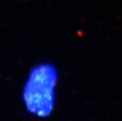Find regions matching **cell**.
Masks as SVG:
<instances>
[{"mask_svg":"<svg viewBox=\"0 0 122 121\" xmlns=\"http://www.w3.org/2000/svg\"><path fill=\"white\" fill-rule=\"evenodd\" d=\"M56 82L57 72L51 63H40L31 69L23 93L24 104L30 113L40 117L51 113Z\"/></svg>","mask_w":122,"mask_h":121,"instance_id":"obj_1","label":"cell"}]
</instances>
